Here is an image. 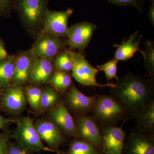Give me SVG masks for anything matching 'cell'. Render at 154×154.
Returning a JSON list of instances; mask_svg holds the SVG:
<instances>
[{"mask_svg": "<svg viewBox=\"0 0 154 154\" xmlns=\"http://www.w3.org/2000/svg\"><path fill=\"white\" fill-rule=\"evenodd\" d=\"M111 89V96L124 108L128 119H134L145 106L154 100L152 83L131 73L119 78L115 87Z\"/></svg>", "mask_w": 154, "mask_h": 154, "instance_id": "6da1fadb", "label": "cell"}, {"mask_svg": "<svg viewBox=\"0 0 154 154\" xmlns=\"http://www.w3.org/2000/svg\"><path fill=\"white\" fill-rule=\"evenodd\" d=\"M50 0H16L14 11L28 32L40 33Z\"/></svg>", "mask_w": 154, "mask_h": 154, "instance_id": "7a4b0ae2", "label": "cell"}, {"mask_svg": "<svg viewBox=\"0 0 154 154\" xmlns=\"http://www.w3.org/2000/svg\"><path fill=\"white\" fill-rule=\"evenodd\" d=\"M12 137L19 146L30 154L40 152H54L44 145L34 126V122L28 116L20 117L17 120Z\"/></svg>", "mask_w": 154, "mask_h": 154, "instance_id": "3957f363", "label": "cell"}, {"mask_svg": "<svg viewBox=\"0 0 154 154\" xmlns=\"http://www.w3.org/2000/svg\"><path fill=\"white\" fill-rule=\"evenodd\" d=\"M91 113L100 128L115 125L128 119L124 108L112 96L107 95H97Z\"/></svg>", "mask_w": 154, "mask_h": 154, "instance_id": "277c9868", "label": "cell"}, {"mask_svg": "<svg viewBox=\"0 0 154 154\" xmlns=\"http://www.w3.org/2000/svg\"><path fill=\"white\" fill-rule=\"evenodd\" d=\"M73 60L72 76L78 82L87 86L100 88L115 87L116 84L108 83L102 85L97 82L96 76L99 71L86 60L81 52L72 51Z\"/></svg>", "mask_w": 154, "mask_h": 154, "instance_id": "5b68a950", "label": "cell"}, {"mask_svg": "<svg viewBox=\"0 0 154 154\" xmlns=\"http://www.w3.org/2000/svg\"><path fill=\"white\" fill-rule=\"evenodd\" d=\"M65 37L41 32L38 35L30 51L38 58L52 60L65 50L67 40Z\"/></svg>", "mask_w": 154, "mask_h": 154, "instance_id": "8992f818", "label": "cell"}, {"mask_svg": "<svg viewBox=\"0 0 154 154\" xmlns=\"http://www.w3.org/2000/svg\"><path fill=\"white\" fill-rule=\"evenodd\" d=\"M97 96H86L73 85L65 92L63 102L70 112L78 116L92 112Z\"/></svg>", "mask_w": 154, "mask_h": 154, "instance_id": "52a82bcc", "label": "cell"}, {"mask_svg": "<svg viewBox=\"0 0 154 154\" xmlns=\"http://www.w3.org/2000/svg\"><path fill=\"white\" fill-rule=\"evenodd\" d=\"M74 121L78 137L94 145L100 151L102 143L101 128L94 117L87 113L76 116Z\"/></svg>", "mask_w": 154, "mask_h": 154, "instance_id": "ba28073f", "label": "cell"}, {"mask_svg": "<svg viewBox=\"0 0 154 154\" xmlns=\"http://www.w3.org/2000/svg\"><path fill=\"white\" fill-rule=\"evenodd\" d=\"M28 103L25 88L22 85H12L4 88L0 95V105L3 109L13 114L25 110Z\"/></svg>", "mask_w": 154, "mask_h": 154, "instance_id": "9c48e42d", "label": "cell"}, {"mask_svg": "<svg viewBox=\"0 0 154 154\" xmlns=\"http://www.w3.org/2000/svg\"><path fill=\"white\" fill-rule=\"evenodd\" d=\"M123 125L120 127L110 125L101 128V154H122L126 137V133L122 128Z\"/></svg>", "mask_w": 154, "mask_h": 154, "instance_id": "30bf717a", "label": "cell"}, {"mask_svg": "<svg viewBox=\"0 0 154 154\" xmlns=\"http://www.w3.org/2000/svg\"><path fill=\"white\" fill-rule=\"evenodd\" d=\"M38 58L30 50L19 51L15 56L13 85H22L31 82L32 72Z\"/></svg>", "mask_w": 154, "mask_h": 154, "instance_id": "8fae6325", "label": "cell"}, {"mask_svg": "<svg viewBox=\"0 0 154 154\" xmlns=\"http://www.w3.org/2000/svg\"><path fill=\"white\" fill-rule=\"evenodd\" d=\"M97 26L91 22L76 23L69 27L67 45L72 49L84 50L90 43Z\"/></svg>", "mask_w": 154, "mask_h": 154, "instance_id": "7c38bea8", "label": "cell"}, {"mask_svg": "<svg viewBox=\"0 0 154 154\" xmlns=\"http://www.w3.org/2000/svg\"><path fill=\"white\" fill-rule=\"evenodd\" d=\"M73 13V10L69 8L65 11L48 10L45 18L41 32L67 38L69 28L68 22Z\"/></svg>", "mask_w": 154, "mask_h": 154, "instance_id": "4fadbf2b", "label": "cell"}, {"mask_svg": "<svg viewBox=\"0 0 154 154\" xmlns=\"http://www.w3.org/2000/svg\"><path fill=\"white\" fill-rule=\"evenodd\" d=\"M48 110L50 121L64 135L78 137L74 119L63 102H60Z\"/></svg>", "mask_w": 154, "mask_h": 154, "instance_id": "5bb4252c", "label": "cell"}, {"mask_svg": "<svg viewBox=\"0 0 154 154\" xmlns=\"http://www.w3.org/2000/svg\"><path fill=\"white\" fill-rule=\"evenodd\" d=\"M34 126L42 140L54 152L60 154L59 149L66 141L64 135L55 125L50 120L38 119L34 122Z\"/></svg>", "mask_w": 154, "mask_h": 154, "instance_id": "9a60e30c", "label": "cell"}, {"mask_svg": "<svg viewBox=\"0 0 154 154\" xmlns=\"http://www.w3.org/2000/svg\"><path fill=\"white\" fill-rule=\"evenodd\" d=\"M122 154H154V136L133 129L126 137Z\"/></svg>", "mask_w": 154, "mask_h": 154, "instance_id": "2e32d148", "label": "cell"}, {"mask_svg": "<svg viewBox=\"0 0 154 154\" xmlns=\"http://www.w3.org/2000/svg\"><path fill=\"white\" fill-rule=\"evenodd\" d=\"M134 119L135 131L142 134L154 136V100L145 106Z\"/></svg>", "mask_w": 154, "mask_h": 154, "instance_id": "e0dca14e", "label": "cell"}, {"mask_svg": "<svg viewBox=\"0 0 154 154\" xmlns=\"http://www.w3.org/2000/svg\"><path fill=\"white\" fill-rule=\"evenodd\" d=\"M142 36L135 31L127 40H124L120 45H115L117 48L114 54V59L117 61H125L131 58L139 50V45Z\"/></svg>", "mask_w": 154, "mask_h": 154, "instance_id": "ac0fdd59", "label": "cell"}, {"mask_svg": "<svg viewBox=\"0 0 154 154\" xmlns=\"http://www.w3.org/2000/svg\"><path fill=\"white\" fill-rule=\"evenodd\" d=\"M54 73L51 60L38 58L32 72L31 82L36 85L50 83Z\"/></svg>", "mask_w": 154, "mask_h": 154, "instance_id": "d6986e66", "label": "cell"}, {"mask_svg": "<svg viewBox=\"0 0 154 154\" xmlns=\"http://www.w3.org/2000/svg\"><path fill=\"white\" fill-rule=\"evenodd\" d=\"M15 56H8L0 60V88L11 86L15 70Z\"/></svg>", "mask_w": 154, "mask_h": 154, "instance_id": "ffe728a7", "label": "cell"}, {"mask_svg": "<svg viewBox=\"0 0 154 154\" xmlns=\"http://www.w3.org/2000/svg\"><path fill=\"white\" fill-rule=\"evenodd\" d=\"M66 154H101L94 145L80 138H75L71 142Z\"/></svg>", "mask_w": 154, "mask_h": 154, "instance_id": "44dd1931", "label": "cell"}, {"mask_svg": "<svg viewBox=\"0 0 154 154\" xmlns=\"http://www.w3.org/2000/svg\"><path fill=\"white\" fill-rule=\"evenodd\" d=\"M58 93L51 87H46L42 89L41 111L49 110L60 102Z\"/></svg>", "mask_w": 154, "mask_h": 154, "instance_id": "7402d4cb", "label": "cell"}, {"mask_svg": "<svg viewBox=\"0 0 154 154\" xmlns=\"http://www.w3.org/2000/svg\"><path fill=\"white\" fill-rule=\"evenodd\" d=\"M28 102L30 108L35 112L41 111V99L42 89L36 85H30L25 88Z\"/></svg>", "mask_w": 154, "mask_h": 154, "instance_id": "603a6c76", "label": "cell"}, {"mask_svg": "<svg viewBox=\"0 0 154 154\" xmlns=\"http://www.w3.org/2000/svg\"><path fill=\"white\" fill-rule=\"evenodd\" d=\"M72 78L68 73L55 72L50 83L52 88L59 93H64L72 85Z\"/></svg>", "mask_w": 154, "mask_h": 154, "instance_id": "cb8c5ba5", "label": "cell"}, {"mask_svg": "<svg viewBox=\"0 0 154 154\" xmlns=\"http://www.w3.org/2000/svg\"><path fill=\"white\" fill-rule=\"evenodd\" d=\"M54 66L57 71L68 73L72 71L73 60L71 51L65 50L55 58Z\"/></svg>", "mask_w": 154, "mask_h": 154, "instance_id": "d4e9b609", "label": "cell"}, {"mask_svg": "<svg viewBox=\"0 0 154 154\" xmlns=\"http://www.w3.org/2000/svg\"><path fill=\"white\" fill-rule=\"evenodd\" d=\"M145 60V66L149 75H154V45L152 42L148 40L145 43V51L142 52Z\"/></svg>", "mask_w": 154, "mask_h": 154, "instance_id": "484cf974", "label": "cell"}, {"mask_svg": "<svg viewBox=\"0 0 154 154\" xmlns=\"http://www.w3.org/2000/svg\"><path fill=\"white\" fill-rule=\"evenodd\" d=\"M118 63L117 60L113 59L103 64L97 66V69L99 71L104 72L108 82L113 79H115L117 81L119 78L117 76Z\"/></svg>", "mask_w": 154, "mask_h": 154, "instance_id": "4316f807", "label": "cell"}, {"mask_svg": "<svg viewBox=\"0 0 154 154\" xmlns=\"http://www.w3.org/2000/svg\"><path fill=\"white\" fill-rule=\"evenodd\" d=\"M16 0H0V16L9 17L14 11Z\"/></svg>", "mask_w": 154, "mask_h": 154, "instance_id": "83f0119b", "label": "cell"}, {"mask_svg": "<svg viewBox=\"0 0 154 154\" xmlns=\"http://www.w3.org/2000/svg\"><path fill=\"white\" fill-rule=\"evenodd\" d=\"M110 4L119 6H131L142 11L143 0H107Z\"/></svg>", "mask_w": 154, "mask_h": 154, "instance_id": "f1b7e54d", "label": "cell"}, {"mask_svg": "<svg viewBox=\"0 0 154 154\" xmlns=\"http://www.w3.org/2000/svg\"><path fill=\"white\" fill-rule=\"evenodd\" d=\"M10 136L8 133L5 132L0 134V154H6Z\"/></svg>", "mask_w": 154, "mask_h": 154, "instance_id": "f546056e", "label": "cell"}, {"mask_svg": "<svg viewBox=\"0 0 154 154\" xmlns=\"http://www.w3.org/2000/svg\"><path fill=\"white\" fill-rule=\"evenodd\" d=\"M14 122V120L12 119L6 118L0 114V130L7 129L10 123Z\"/></svg>", "mask_w": 154, "mask_h": 154, "instance_id": "4dcf8cb0", "label": "cell"}, {"mask_svg": "<svg viewBox=\"0 0 154 154\" xmlns=\"http://www.w3.org/2000/svg\"><path fill=\"white\" fill-rule=\"evenodd\" d=\"M8 56V55L5 47V43L2 39H0V60L4 59Z\"/></svg>", "mask_w": 154, "mask_h": 154, "instance_id": "1f68e13d", "label": "cell"}, {"mask_svg": "<svg viewBox=\"0 0 154 154\" xmlns=\"http://www.w3.org/2000/svg\"><path fill=\"white\" fill-rule=\"evenodd\" d=\"M149 17L152 24L154 25V2H151V5L149 12Z\"/></svg>", "mask_w": 154, "mask_h": 154, "instance_id": "d6a6232c", "label": "cell"}, {"mask_svg": "<svg viewBox=\"0 0 154 154\" xmlns=\"http://www.w3.org/2000/svg\"><path fill=\"white\" fill-rule=\"evenodd\" d=\"M60 154H66V153L64 152H60Z\"/></svg>", "mask_w": 154, "mask_h": 154, "instance_id": "836d02e7", "label": "cell"}, {"mask_svg": "<svg viewBox=\"0 0 154 154\" xmlns=\"http://www.w3.org/2000/svg\"><path fill=\"white\" fill-rule=\"evenodd\" d=\"M149 1H150V2H154V0H149Z\"/></svg>", "mask_w": 154, "mask_h": 154, "instance_id": "e575fe53", "label": "cell"}]
</instances>
